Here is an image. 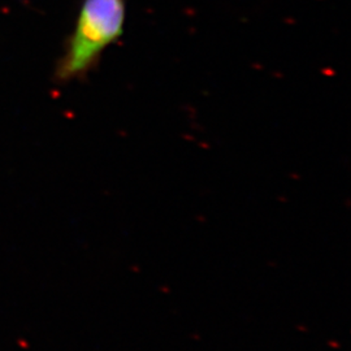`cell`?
<instances>
[{"mask_svg":"<svg viewBox=\"0 0 351 351\" xmlns=\"http://www.w3.org/2000/svg\"><path fill=\"white\" fill-rule=\"evenodd\" d=\"M125 20V0H84L55 78L69 82L88 75L103 52L123 37Z\"/></svg>","mask_w":351,"mask_h":351,"instance_id":"1","label":"cell"}]
</instances>
